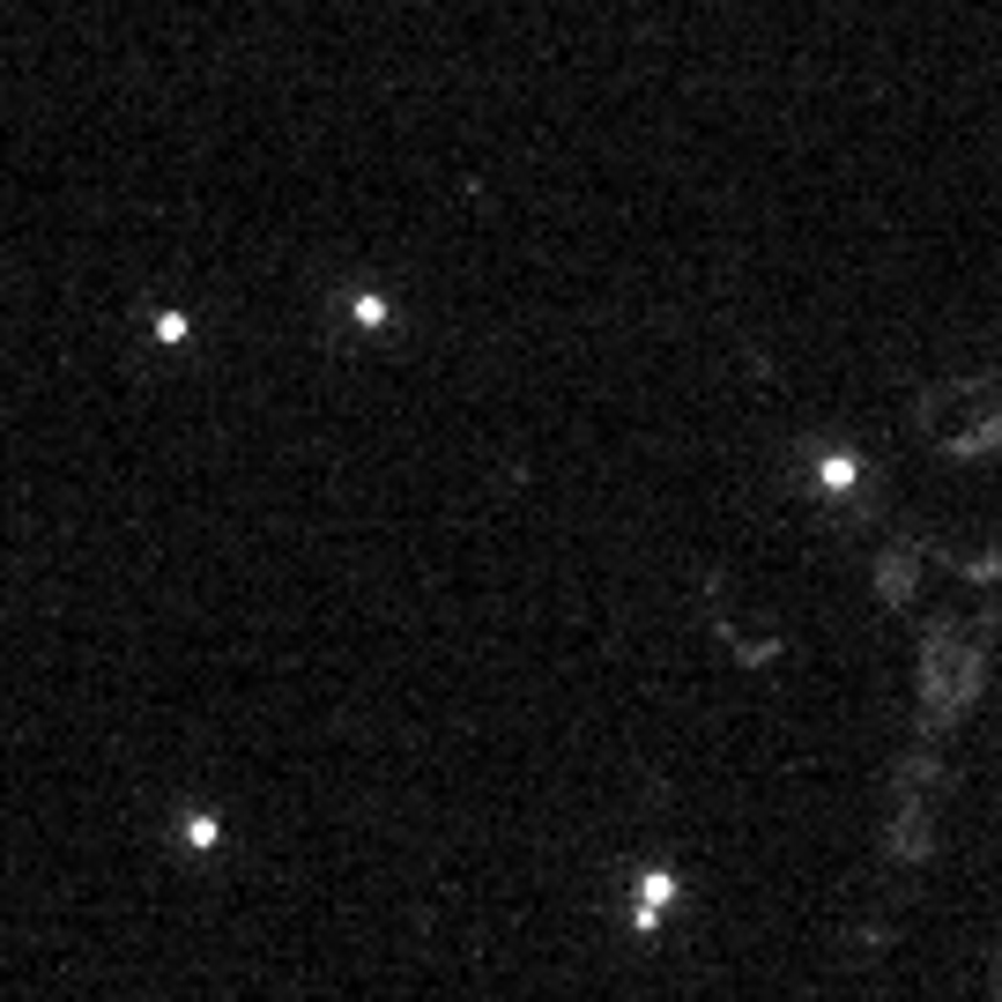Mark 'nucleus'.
Returning a JSON list of instances; mask_svg holds the SVG:
<instances>
[{"label": "nucleus", "instance_id": "f257e3e1", "mask_svg": "<svg viewBox=\"0 0 1002 1002\" xmlns=\"http://www.w3.org/2000/svg\"><path fill=\"white\" fill-rule=\"evenodd\" d=\"M913 431L935 461L980 468L1002 453V379L995 371H951L913 393Z\"/></svg>", "mask_w": 1002, "mask_h": 1002}, {"label": "nucleus", "instance_id": "f03ea898", "mask_svg": "<svg viewBox=\"0 0 1002 1002\" xmlns=\"http://www.w3.org/2000/svg\"><path fill=\"white\" fill-rule=\"evenodd\" d=\"M713 624H720V638H728V654L743 668H773L787 654V624L773 610H743L735 587H713Z\"/></svg>", "mask_w": 1002, "mask_h": 1002}, {"label": "nucleus", "instance_id": "7ed1b4c3", "mask_svg": "<svg viewBox=\"0 0 1002 1002\" xmlns=\"http://www.w3.org/2000/svg\"><path fill=\"white\" fill-rule=\"evenodd\" d=\"M357 327H387V297H357Z\"/></svg>", "mask_w": 1002, "mask_h": 1002}, {"label": "nucleus", "instance_id": "20e7f679", "mask_svg": "<svg viewBox=\"0 0 1002 1002\" xmlns=\"http://www.w3.org/2000/svg\"><path fill=\"white\" fill-rule=\"evenodd\" d=\"M156 342H186V313H164V319H156Z\"/></svg>", "mask_w": 1002, "mask_h": 1002}]
</instances>
